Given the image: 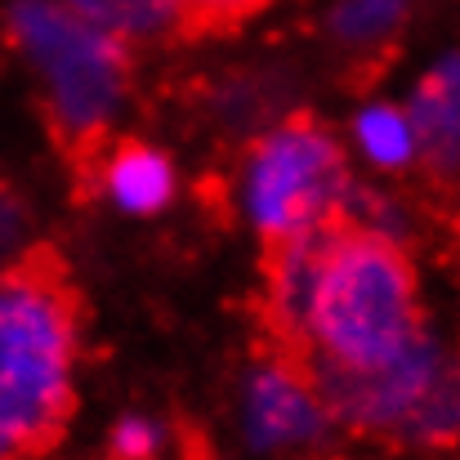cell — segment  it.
<instances>
[{
  "instance_id": "cell-4",
  "label": "cell",
  "mask_w": 460,
  "mask_h": 460,
  "mask_svg": "<svg viewBox=\"0 0 460 460\" xmlns=\"http://www.w3.org/2000/svg\"><path fill=\"white\" fill-rule=\"evenodd\" d=\"M349 165L340 139L313 117L296 112L269 130L251 161V210L264 242L296 237L344 210Z\"/></svg>"
},
{
  "instance_id": "cell-5",
  "label": "cell",
  "mask_w": 460,
  "mask_h": 460,
  "mask_svg": "<svg viewBox=\"0 0 460 460\" xmlns=\"http://www.w3.org/2000/svg\"><path fill=\"white\" fill-rule=\"evenodd\" d=\"M251 425L260 443H305L322 429V402L300 367L264 362L251 389Z\"/></svg>"
},
{
  "instance_id": "cell-12",
  "label": "cell",
  "mask_w": 460,
  "mask_h": 460,
  "mask_svg": "<svg viewBox=\"0 0 460 460\" xmlns=\"http://www.w3.org/2000/svg\"><path fill=\"white\" fill-rule=\"evenodd\" d=\"M156 429L144 420H121L112 434V460H153Z\"/></svg>"
},
{
  "instance_id": "cell-7",
  "label": "cell",
  "mask_w": 460,
  "mask_h": 460,
  "mask_svg": "<svg viewBox=\"0 0 460 460\" xmlns=\"http://www.w3.org/2000/svg\"><path fill=\"white\" fill-rule=\"evenodd\" d=\"M411 144H420V153L429 156V174L443 183H452L456 170V58H447L438 72L425 76L416 108H411Z\"/></svg>"
},
{
  "instance_id": "cell-11",
  "label": "cell",
  "mask_w": 460,
  "mask_h": 460,
  "mask_svg": "<svg viewBox=\"0 0 460 460\" xmlns=\"http://www.w3.org/2000/svg\"><path fill=\"white\" fill-rule=\"evenodd\" d=\"M358 139L371 153V161H380L389 170H402L411 161V153H416L411 126H407V117L398 108H367L358 117Z\"/></svg>"
},
{
  "instance_id": "cell-10",
  "label": "cell",
  "mask_w": 460,
  "mask_h": 460,
  "mask_svg": "<svg viewBox=\"0 0 460 460\" xmlns=\"http://www.w3.org/2000/svg\"><path fill=\"white\" fill-rule=\"evenodd\" d=\"M76 18L112 36H156L170 27V0H67Z\"/></svg>"
},
{
  "instance_id": "cell-2",
  "label": "cell",
  "mask_w": 460,
  "mask_h": 460,
  "mask_svg": "<svg viewBox=\"0 0 460 460\" xmlns=\"http://www.w3.org/2000/svg\"><path fill=\"white\" fill-rule=\"evenodd\" d=\"M420 331L416 264L394 237L358 228L349 215L317 273L308 308V367L380 371Z\"/></svg>"
},
{
  "instance_id": "cell-6",
  "label": "cell",
  "mask_w": 460,
  "mask_h": 460,
  "mask_svg": "<svg viewBox=\"0 0 460 460\" xmlns=\"http://www.w3.org/2000/svg\"><path fill=\"white\" fill-rule=\"evenodd\" d=\"M99 183L135 215H153L170 201L174 192V170L170 161L148 148V144H135V139H112L108 156H103V170H99Z\"/></svg>"
},
{
  "instance_id": "cell-1",
  "label": "cell",
  "mask_w": 460,
  "mask_h": 460,
  "mask_svg": "<svg viewBox=\"0 0 460 460\" xmlns=\"http://www.w3.org/2000/svg\"><path fill=\"white\" fill-rule=\"evenodd\" d=\"M81 291L54 246H31L0 278V460L54 452L76 411Z\"/></svg>"
},
{
  "instance_id": "cell-13",
  "label": "cell",
  "mask_w": 460,
  "mask_h": 460,
  "mask_svg": "<svg viewBox=\"0 0 460 460\" xmlns=\"http://www.w3.org/2000/svg\"><path fill=\"white\" fill-rule=\"evenodd\" d=\"M13 233H18V215H13V206L0 197V251L9 246V237H13Z\"/></svg>"
},
{
  "instance_id": "cell-8",
  "label": "cell",
  "mask_w": 460,
  "mask_h": 460,
  "mask_svg": "<svg viewBox=\"0 0 460 460\" xmlns=\"http://www.w3.org/2000/svg\"><path fill=\"white\" fill-rule=\"evenodd\" d=\"M407 4L411 0H344L331 13V31L344 45L362 49V54H371V49H385L389 54V40L407 22Z\"/></svg>"
},
{
  "instance_id": "cell-9",
  "label": "cell",
  "mask_w": 460,
  "mask_h": 460,
  "mask_svg": "<svg viewBox=\"0 0 460 460\" xmlns=\"http://www.w3.org/2000/svg\"><path fill=\"white\" fill-rule=\"evenodd\" d=\"M273 0H170V27L183 40H210L246 27Z\"/></svg>"
},
{
  "instance_id": "cell-3",
  "label": "cell",
  "mask_w": 460,
  "mask_h": 460,
  "mask_svg": "<svg viewBox=\"0 0 460 460\" xmlns=\"http://www.w3.org/2000/svg\"><path fill=\"white\" fill-rule=\"evenodd\" d=\"M9 36L49 85V130L63 148L76 183L85 192L99 188V170L108 156V121L130 81V49L121 36L49 4V0H18L9 9Z\"/></svg>"
}]
</instances>
